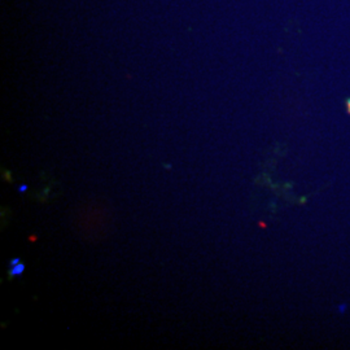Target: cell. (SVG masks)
<instances>
[{
  "label": "cell",
  "instance_id": "cell-1",
  "mask_svg": "<svg viewBox=\"0 0 350 350\" xmlns=\"http://www.w3.org/2000/svg\"><path fill=\"white\" fill-rule=\"evenodd\" d=\"M25 271V265L23 262L17 263L16 266L10 267V275L16 278V276H21Z\"/></svg>",
  "mask_w": 350,
  "mask_h": 350
},
{
  "label": "cell",
  "instance_id": "cell-2",
  "mask_svg": "<svg viewBox=\"0 0 350 350\" xmlns=\"http://www.w3.org/2000/svg\"><path fill=\"white\" fill-rule=\"evenodd\" d=\"M20 262H21V260H20V258H13V260H11L10 263H8V266H10V267H12V266H16L17 263Z\"/></svg>",
  "mask_w": 350,
  "mask_h": 350
},
{
  "label": "cell",
  "instance_id": "cell-3",
  "mask_svg": "<svg viewBox=\"0 0 350 350\" xmlns=\"http://www.w3.org/2000/svg\"><path fill=\"white\" fill-rule=\"evenodd\" d=\"M17 191H18L20 193H25L26 191H27V186H26V185H21V186L17 187Z\"/></svg>",
  "mask_w": 350,
  "mask_h": 350
}]
</instances>
